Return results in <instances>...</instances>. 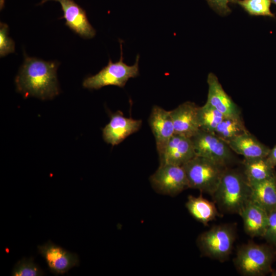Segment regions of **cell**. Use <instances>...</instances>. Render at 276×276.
<instances>
[{
    "instance_id": "obj_25",
    "label": "cell",
    "mask_w": 276,
    "mask_h": 276,
    "mask_svg": "<svg viewBox=\"0 0 276 276\" xmlns=\"http://www.w3.org/2000/svg\"><path fill=\"white\" fill-rule=\"evenodd\" d=\"M15 43L9 36V28L7 24H0V56H5L14 52Z\"/></svg>"
},
{
    "instance_id": "obj_14",
    "label": "cell",
    "mask_w": 276,
    "mask_h": 276,
    "mask_svg": "<svg viewBox=\"0 0 276 276\" xmlns=\"http://www.w3.org/2000/svg\"><path fill=\"white\" fill-rule=\"evenodd\" d=\"M199 107L194 102L186 101L170 111L175 133L191 138L200 129Z\"/></svg>"
},
{
    "instance_id": "obj_28",
    "label": "cell",
    "mask_w": 276,
    "mask_h": 276,
    "mask_svg": "<svg viewBox=\"0 0 276 276\" xmlns=\"http://www.w3.org/2000/svg\"><path fill=\"white\" fill-rule=\"evenodd\" d=\"M268 162L273 167L276 166V145L270 149L269 153L266 157Z\"/></svg>"
},
{
    "instance_id": "obj_30",
    "label": "cell",
    "mask_w": 276,
    "mask_h": 276,
    "mask_svg": "<svg viewBox=\"0 0 276 276\" xmlns=\"http://www.w3.org/2000/svg\"><path fill=\"white\" fill-rule=\"evenodd\" d=\"M271 1L276 5V0H271Z\"/></svg>"
},
{
    "instance_id": "obj_5",
    "label": "cell",
    "mask_w": 276,
    "mask_h": 276,
    "mask_svg": "<svg viewBox=\"0 0 276 276\" xmlns=\"http://www.w3.org/2000/svg\"><path fill=\"white\" fill-rule=\"evenodd\" d=\"M236 239V230L231 224L215 225L201 234L197 245L204 256L224 261L231 255Z\"/></svg>"
},
{
    "instance_id": "obj_20",
    "label": "cell",
    "mask_w": 276,
    "mask_h": 276,
    "mask_svg": "<svg viewBox=\"0 0 276 276\" xmlns=\"http://www.w3.org/2000/svg\"><path fill=\"white\" fill-rule=\"evenodd\" d=\"M243 173L248 182H259L276 175L274 168L266 157L244 159L242 162Z\"/></svg>"
},
{
    "instance_id": "obj_3",
    "label": "cell",
    "mask_w": 276,
    "mask_h": 276,
    "mask_svg": "<svg viewBox=\"0 0 276 276\" xmlns=\"http://www.w3.org/2000/svg\"><path fill=\"white\" fill-rule=\"evenodd\" d=\"M182 167L186 174L189 188L198 190L211 196L216 190L227 168L199 156H195Z\"/></svg>"
},
{
    "instance_id": "obj_12",
    "label": "cell",
    "mask_w": 276,
    "mask_h": 276,
    "mask_svg": "<svg viewBox=\"0 0 276 276\" xmlns=\"http://www.w3.org/2000/svg\"><path fill=\"white\" fill-rule=\"evenodd\" d=\"M142 121L126 118L118 111L111 115L109 122L103 128L104 140L112 146L118 145L130 135L137 132Z\"/></svg>"
},
{
    "instance_id": "obj_27",
    "label": "cell",
    "mask_w": 276,
    "mask_h": 276,
    "mask_svg": "<svg viewBox=\"0 0 276 276\" xmlns=\"http://www.w3.org/2000/svg\"><path fill=\"white\" fill-rule=\"evenodd\" d=\"M237 0H206L209 6L219 15L225 16L231 11L228 3H236Z\"/></svg>"
},
{
    "instance_id": "obj_21",
    "label": "cell",
    "mask_w": 276,
    "mask_h": 276,
    "mask_svg": "<svg viewBox=\"0 0 276 276\" xmlns=\"http://www.w3.org/2000/svg\"><path fill=\"white\" fill-rule=\"evenodd\" d=\"M247 131L242 118L225 117L213 133L227 144L234 138Z\"/></svg>"
},
{
    "instance_id": "obj_17",
    "label": "cell",
    "mask_w": 276,
    "mask_h": 276,
    "mask_svg": "<svg viewBox=\"0 0 276 276\" xmlns=\"http://www.w3.org/2000/svg\"><path fill=\"white\" fill-rule=\"evenodd\" d=\"M227 144L234 153L242 155L246 159L267 157L270 150L248 131L234 138Z\"/></svg>"
},
{
    "instance_id": "obj_6",
    "label": "cell",
    "mask_w": 276,
    "mask_h": 276,
    "mask_svg": "<svg viewBox=\"0 0 276 276\" xmlns=\"http://www.w3.org/2000/svg\"><path fill=\"white\" fill-rule=\"evenodd\" d=\"M272 256L265 246L252 242L241 246L234 259L238 272L246 276H261L271 270Z\"/></svg>"
},
{
    "instance_id": "obj_23",
    "label": "cell",
    "mask_w": 276,
    "mask_h": 276,
    "mask_svg": "<svg viewBox=\"0 0 276 276\" xmlns=\"http://www.w3.org/2000/svg\"><path fill=\"white\" fill-rule=\"evenodd\" d=\"M271 0H237L236 3L249 14L274 17L270 11Z\"/></svg>"
},
{
    "instance_id": "obj_26",
    "label": "cell",
    "mask_w": 276,
    "mask_h": 276,
    "mask_svg": "<svg viewBox=\"0 0 276 276\" xmlns=\"http://www.w3.org/2000/svg\"><path fill=\"white\" fill-rule=\"evenodd\" d=\"M264 237L276 245V210L268 213L267 227Z\"/></svg>"
},
{
    "instance_id": "obj_29",
    "label": "cell",
    "mask_w": 276,
    "mask_h": 276,
    "mask_svg": "<svg viewBox=\"0 0 276 276\" xmlns=\"http://www.w3.org/2000/svg\"><path fill=\"white\" fill-rule=\"evenodd\" d=\"M5 4V0H0V9L2 10Z\"/></svg>"
},
{
    "instance_id": "obj_19",
    "label": "cell",
    "mask_w": 276,
    "mask_h": 276,
    "mask_svg": "<svg viewBox=\"0 0 276 276\" xmlns=\"http://www.w3.org/2000/svg\"><path fill=\"white\" fill-rule=\"evenodd\" d=\"M186 206L191 216L204 225L220 216L214 201H210L201 195L195 197L189 195Z\"/></svg>"
},
{
    "instance_id": "obj_22",
    "label": "cell",
    "mask_w": 276,
    "mask_h": 276,
    "mask_svg": "<svg viewBox=\"0 0 276 276\" xmlns=\"http://www.w3.org/2000/svg\"><path fill=\"white\" fill-rule=\"evenodd\" d=\"M224 118L222 113L206 102L199 107L198 119L201 129L214 133Z\"/></svg>"
},
{
    "instance_id": "obj_16",
    "label": "cell",
    "mask_w": 276,
    "mask_h": 276,
    "mask_svg": "<svg viewBox=\"0 0 276 276\" xmlns=\"http://www.w3.org/2000/svg\"><path fill=\"white\" fill-rule=\"evenodd\" d=\"M239 215L243 220L245 232L252 237H264L266 231L268 213L249 200Z\"/></svg>"
},
{
    "instance_id": "obj_24",
    "label": "cell",
    "mask_w": 276,
    "mask_h": 276,
    "mask_svg": "<svg viewBox=\"0 0 276 276\" xmlns=\"http://www.w3.org/2000/svg\"><path fill=\"white\" fill-rule=\"evenodd\" d=\"M14 276H40L43 272L33 258H24L15 265L12 271Z\"/></svg>"
},
{
    "instance_id": "obj_9",
    "label": "cell",
    "mask_w": 276,
    "mask_h": 276,
    "mask_svg": "<svg viewBox=\"0 0 276 276\" xmlns=\"http://www.w3.org/2000/svg\"><path fill=\"white\" fill-rule=\"evenodd\" d=\"M39 253L45 260L51 271L55 274H62L79 264L77 254L70 252L51 241L38 245Z\"/></svg>"
},
{
    "instance_id": "obj_18",
    "label": "cell",
    "mask_w": 276,
    "mask_h": 276,
    "mask_svg": "<svg viewBox=\"0 0 276 276\" xmlns=\"http://www.w3.org/2000/svg\"><path fill=\"white\" fill-rule=\"evenodd\" d=\"M250 200L268 213L276 210V175L268 179L248 182Z\"/></svg>"
},
{
    "instance_id": "obj_2",
    "label": "cell",
    "mask_w": 276,
    "mask_h": 276,
    "mask_svg": "<svg viewBox=\"0 0 276 276\" xmlns=\"http://www.w3.org/2000/svg\"><path fill=\"white\" fill-rule=\"evenodd\" d=\"M250 186L243 172L228 167L212 196L222 212L239 214L250 200Z\"/></svg>"
},
{
    "instance_id": "obj_8",
    "label": "cell",
    "mask_w": 276,
    "mask_h": 276,
    "mask_svg": "<svg viewBox=\"0 0 276 276\" xmlns=\"http://www.w3.org/2000/svg\"><path fill=\"white\" fill-rule=\"evenodd\" d=\"M149 180L155 192L165 195L176 196L189 188L185 171L179 166L160 165Z\"/></svg>"
},
{
    "instance_id": "obj_10",
    "label": "cell",
    "mask_w": 276,
    "mask_h": 276,
    "mask_svg": "<svg viewBox=\"0 0 276 276\" xmlns=\"http://www.w3.org/2000/svg\"><path fill=\"white\" fill-rule=\"evenodd\" d=\"M158 155L160 165L179 166H182L196 156L191 138L176 133L171 137Z\"/></svg>"
},
{
    "instance_id": "obj_13",
    "label": "cell",
    "mask_w": 276,
    "mask_h": 276,
    "mask_svg": "<svg viewBox=\"0 0 276 276\" xmlns=\"http://www.w3.org/2000/svg\"><path fill=\"white\" fill-rule=\"evenodd\" d=\"M207 82L209 88L206 102L219 111L225 117L242 118L240 108L223 89L214 73L209 74Z\"/></svg>"
},
{
    "instance_id": "obj_15",
    "label": "cell",
    "mask_w": 276,
    "mask_h": 276,
    "mask_svg": "<svg viewBox=\"0 0 276 276\" xmlns=\"http://www.w3.org/2000/svg\"><path fill=\"white\" fill-rule=\"evenodd\" d=\"M149 124L159 154L175 133L170 111L166 110L157 105L153 106L149 118Z\"/></svg>"
},
{
    "instance_id": "obj_11",
    "label": "cell",
    "mask_w": 276,
    "mask_h": 276,
    "mask_svg": "<svg viewBox=\"0 0 276 276\" xmlns=\"http://www.w3.org/2000/svg\"><path fill=\"white\" fill-rule=\"evenodd\" d=\"M50 1L60 4L65 25L72 30L85 39H91L96 35V30L89 23L85 11L73 0H41L40 3Z\"/></svg>"
},
{
    "instance_id": "obj_7",
    "label": "cell",
    "mask_w": 276,
    "mask_h": 276,
    "mask_svg": "<svg viewBox=\"0 0 276 276\" xmlns=\"http://www.w3.org/2000/svg\"><path fill=\"white\" fill-rule=\"evenodd\" d=\"M191 139L196 156L227 168L237 163L234 152L228 145L213 133L200 129Z\"/></svg>"
},
{
    "instance_id": "obj_1",
    "label": "cell",
    "mask_w": 276,
    "mask_h": 276,
    "mask_svg": "<svg viewBox=\"0 0 276 276\" xmlns=\"http://www.w3.org/2000/svg\"><path fill=\"white\" fill-rule=\"evenodd\" d=\"M58 63L25 55L15 78L17 90L25 97L52 99L59 93L57 78Z\"/></svg>"
},
{
    "instance_id": "obj_4",
    "label": "cell",
    "mask_w": 276,
    "mask_h": 276,
    "mask_svg": "<svg viewBox=\"0 0 276 276\" xmlns=\"http://www.w3.org/2000/svg\"><path fill=\"white\" fill-rule=\"evenodd\" d=\"M120 58L113 62L109 59L108 64L95 75L86 78L83 82L84 87L98 89L108 85L124 87L130 78L139 75V62L140 55H137L133 65H128L123 61L122 41L119 39Z\"/></svg>"
}]
</instances>
